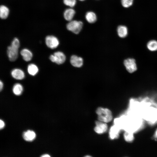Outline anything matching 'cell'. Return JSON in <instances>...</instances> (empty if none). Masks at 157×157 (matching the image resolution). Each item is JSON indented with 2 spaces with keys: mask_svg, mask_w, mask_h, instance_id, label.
I'll use <instances>...</instances> for the list:
<instances>
[{
  "mask_svg": "<svg viewBox=\"0 0 157 157\" xmlns=\"http://www.w3.org/2000/svg\"><path fill=\"white\" fill-rule=\"evenodd\" d=\"M87 21L89 23L92 24L95 23L97 20V16L93 12L89 11L87 12L85 16Z\"/></svg>",
  "mask_w": 157,
  "mask_h": 157,
  "instance_id": "9a60e30c",
  "label": "cell"
},
{
  "mask_svg": "<svg viewBox=\"0 0 157 157\" xmlns=\"http://www.w3.org/2000/svg\"><path fill=\"white\" fill-rule=\"evenodd\" d=\"M133 1V0H121V3L124 7L128 8L132 5Z\"/></svg>",
  "mask_w": 157,
  "mask_h": 157,
  "instance_id": "7402d4cb",
  "label": "cell"
},
{
  "mask_svg": "<svg viewBox=\"0 0 157 157\" xmlns=\"http://www.w3.org/2000/svg\"><path fill=\"white\" fill-rule=\"evenodd\" d=\"M125 139L126 141L130 142L133 140V133L126 131L124 135Z\"/></svg>",
  "mask_w": 157,
  "mask_h": 157,
  "instance_id": "603a6c76",
  "label": "cell"
},
{
  "mask_svg": "<svg viewBox=\"0 0 157 157\" xmlns=\"http://www.w3.org/2000/svg\"><path fill=\"white\" fill-rule=\"evenodd\" d=\"M36 137V134L32 131L28 130L24 132L23 134L24 139L26 141H31L34 140Z\"/></svg>",
  "mask_w": 157,
  "mask_h": 157,
  "instance_id": "e0dca14e",
  "label": "cell"
},
{
  "mask_svg": "<svg viewBox=\"0 0 157 157\" xmlns=\"http://www.w3.org/2000/svg\"><path fill=\"white\" fill-rule=\"evenodd\" d=\"M83 26L82 22L76 20H72L66 25V28L68 31L75 34H78L81 31Z\"/></svg>",
  "mask_w": 157,
  "mask_h": 157,
  "instance_id": "277c9868",
  "label": "cell"
},
{
  "mask_svg": "<svg viewBox=\"0 0 157 157\" xmlns=\"http://www.w3.org/2000/svg\"><path fill=\"white\" fill-rule=\"evenodd\" d=\"M99 120L105 123L110 122L113 119L111 111L107 108L99 107L96 110Z\"/></svg>",
  "mask_w": 157,
  "mask_h": 157,
  "instance_id": "7a4b0ae2",
  "label": "cell"
},
{
  "mask_svg": "<svg viewBox=\"0 0 157 157\" xmlns=\"http://www.w3.org/2000/svg\"><path fill=\"white\" fill-rule=\"evenodd\" d=\"M3 82L1 80L0 81V90L1 91L2 90L3 87Z\"/></svg>",
  "mask_w": 157,
  "mask_h": 157,
  "instance_id": "d4e9b609",
  "label": "cell"
},
{
  "mask_svg": "<svg viewBox=\"0 0 157 157\" xmlns=\"http://www.w3.org/2000/svg\"><path fill=\"white\" fill-rule=\"evenodd\" d=\"M96 126L94 128V131L98 134H102L106 131L108 129V126L106 123L100 121H96Z\"/></svg>",
  "mask_w": 157,
  "mask_h": 157,
  "instance_id": "52a82bcc",
  "label": "cell"
},
{
  "mask_svg": "<svg viewBox=\"0 0 157 157\" xmlns=\"http://www.w3.org/2000/svg\"><path fill=\"white\" fill-rule=\"evenodd\" d=\"M63 1L65 5L72 8L74 7L76 3V0H63Z\"/></svg>",
  "mask_w": 157,
  "mask_h": 157,
  "instance_id": "44dd1931",
  "label": "cell"
},
{
  "mask_svg": "<svg viewBox=\"0 0 157 157\" xmlns=\"http://www.w3.org/2000/svg\"><path fill=\"white\" fill-rule=\"evenodd\" d=\"M124 64L127 71L129 73H133L137 69L135 59L132 58H128L125 59Z\"/></svg>",
  "mask_w": 157,
  "mask_h": 157,
  "instance_id": "5b68a950",
  "label": "cell"
},
{
  "mask_svg": "<svg viewBox=\"0 0 157 157\" xmlns=\"http://www.w3.org/2000/svg\"><path fill=\"white\" fill-rule=\"evenodd\" d=\"M156 135H157V132H156Z\"/></svg>",
  "mask_w": 157,
  "mask_h": 157,
  "instance_id": "83f0119b",
  "label": "cell"
},
{
  "mask_svg": "<svg viewBox=\"0 0 157 157\" xmlns=\"http://www.w3.org/2000/svg\"><path fill=\"white\" fill-rule=\"evenodd\" d=\"M23 87L22 85L19 83L15 84L13 88V91L14 94L16 95H21L23 92Z\"/></svg>",
  "mask_w": 157,
  "mask_h": 157,
  "instance_id": "d6986e66",
  "label": "cell"
},
{
  "mask_svg": "<svg viewBox=\"0 0 157 157\" xmlns=\"http://www.w3.org/2000/svg\"><path fill=\"white\" fill-rule=\"evenodd\" d=\"M45 42L47 46L52 49L57 48L59 44L58 38L53 35L47 36L45 38Z\"/></svg>",
  "mask_w": 157,
  "mask_h": 157,
  "instance_id": "8992f818",
  "label": "cell"
},
{
  "mask_svg": "<svg viewBox=\"0 0 157 157\" xmlns=\"http://www.w3.org/2000/svg\"><path fill=\"white\" fill-rule=\"evenodd\" d=\"M11 74L12 77L17 80H21L25 77L24 72L19 69L15 68L13 69L11 71Z\"/></svg>",
  "mask_w": 157,
  "mask_h": 157,
  "instance_id": "8fae6325",
  "label": "cell"
},
{
  "mask_svg": "<svg viewBox=\"0 0 157 157\" xmlns=\"http://www.w3.org/2000/svg\"><path fill=\"white\" fill-rule=\"evenodd\" d=\"M10 13L9 8L6 6L1 5L0 7V17L2 19H6Z\"/></svg>",
  "mask_w": 157,
  "mask_h": 157,
  "instance_id": "2e32d148",
  "label": "cell"
},
{
  "mask_svg": "<svg viewBox=\"0 0 157 157\" xmlns=\"http://www.w3.org/2000/svg\"><path fill=\"white\" fill-rule=\"evenodd\" d=\"M120 130V129L114 124L112 126L109 131V135L110 138L114 139L118 138Z\"/></svg>",
  "mask_w": 157,
  "mask_h": 157,
  "instance_id": "7c38bea8",
  "label": "cell"
},
{
  "mask_svg": "<svg viewBox=\"0 0 157 157\" xmlns=\"http://www.w3.org/2000/svg\"><path fill=\"white\" fill-rule=\"evenodd\" d=\"M0 129H3L4 126L5 124L4 122L1 119H0Z\"/></svg>",
  "mask_w": 157,
  "mask_h": 157,
  "instance_id": "cb8c5ba5",
  "label": "cell"
},
{
  "mask_svg": "<svg viewBox=\"0 0 157 157\" xmlns=\"http://www.w3.org/2000/svg\"><path fill=\"white\" fill-rule=\"evenodd\" d=\"M39 69L36 65L34 64H30L28 66L27 71L28 74L32 76H35L38 73Z\"/></svg>",
  "mask_w": 157,
  "mask_h": 157,
  "instance_id": "ac0fdd59",
  "label": "cell"
},
{
  "mask_svg": "<svg viewBox=\"0 0 157 157\" xmlns=\"http://www.w3.org/2000/svg\"><path fill=\"white\" fill-rule=\"evenodd\" d=\"M54 56V63L60 65L65 62L66 60V56L62 52L58 51L55 52L53 54Z\"/></svg>",
  "mask_w": 157,
  "mask_h": 157,
  "instance_id": "ba28073f",
  "label": "cell"
},
{
  "mask_svg": "<svg viewBox=\"0 0 157 157\" xmlns=\"http://www.w3.org/2000/svg\"><path fill=\"white\" fill-rule=\"evenodd\" d=\"M20 53L23 59L26 61H30L32 58V53L28 49L24 48L22 49Z\"/></svg>",
  "mask_w": 157,
  "mask_h": 157,
  "instance_id": "4fadbf2b",
  "label": "cell"
},
{
  "mask_svg": "<svg viewBox=\"0 0 157 157\" xmlns=\"http://www.w3.org/2000/svg\"><path fill=\"white\" fill-rule=\"evenodd\" d=\"M79 1H85V0H78Z\"/></svg>",
  "mask_w": 157,
  "mask_h": 157,
  "instance_id": "4316f807",
  "label": "cell"
},
{
  "mask_svg": "<svg viewBox=\"0 0 157 157\" xmlns=\"http://www.w3.org/2000/svg\"><path fill=\"white\" fill-rule=\"evenodd\" d=\"M70 62L73 66L79 68L81 67L83 65V60L81 57L73 55L71 57Z\"/></svg>",
  "mask_w": 157,
  "mask_h": 157,
  "instance_id": "9c48e42d",
  "label": "cell"
},
{
  "mask_svg": "<svg viewBox=\"0 0 157 157\" xmlns=\"http://www.w3.org/2000/svg\"><path fill=\"white\" fill-rule=\"evenodd\" d=\"M117 32L118 36L121 38L126 37L128 34V29L126 26L121 25L117 28Z\"/></svg>",
  "mask_w": 157,
  "mask_h": 157,
  "instance_id": "5bb4252c",
  "label": "cell"
},
{
  "mask_svg": "<svg viewBox=\"0 0 157 157\" xmlns=\"http://www.w3.org/2000/svg\"><path fill=\"white\" fill-rule=\"evenodd\" d=\"M145 119L153 122L157 120V109L153 107L145 108L142 111V115Z\"/></svg>",
  "mask_w": 157,
  "mask_h": 157,
  "instance_id": "3957f363",
  "label": "cell"
},
{
  "mask_svg": "<svg viewBox=\"0 0 157 157\" xmlns=\"http://www.w3.org/2000/svg\"><path fill=\"white\" fill-rule=\"evenodd\" d=\"M41 156L42 157H50V156L48 154H45L42 155Z\"/></svg>",
  "mask_w": 157,
  "mask_h": 157,
  "instance_id": "484cf974",
  "label": "cell"
},
{
  "mask_svg": "<svg viewBox=\"0 0 157 157\" xmlns=\"http://www.w3.org/2000/svg\"><path fill=\"white\" fill-rule=\"evenodd\" d=\"M19 46L20 42L19 40L17 38H14L12 40L10 45L7 47V55L10 61H14L17 58Z\"/></svg>",
  "mask_w": 157,
  "mask_h": 157,
  "instance_id": "6da1fadb",
  "label": "cell"
},
{
  "mask_svg": "<svg viewBox=\"0 0 157 157\" xmlns=\"http://www.w3.org/2000/svg\"><path fill=\"white\" fill-rule=\"evenodd\" d=\"M147 47L150 51H153L157 50V41L155 40H151L147 43Z\"/></svg>",
  "mask_w": 157,
  "mask_h": 157,
  "instance_id": "ffe728a7",
  "label": "cell"
},
{
  "mask_svg": "<svg viewBox=\"0 0 157 157\" xmlns=\"http://www.w3.org/2000/svg\"><path fill=\"white\" fill-rule=\"evenodd\" d=\"M75 13V10L72 8L66 9L63 13L64 18L66 21L69 22L73 20Z\"/></svg>",
  "mask_w": 157,
  "mask_h": 157,
  "instance_id": "30bf717a",
  "label": "cell"
}]
</instances>
